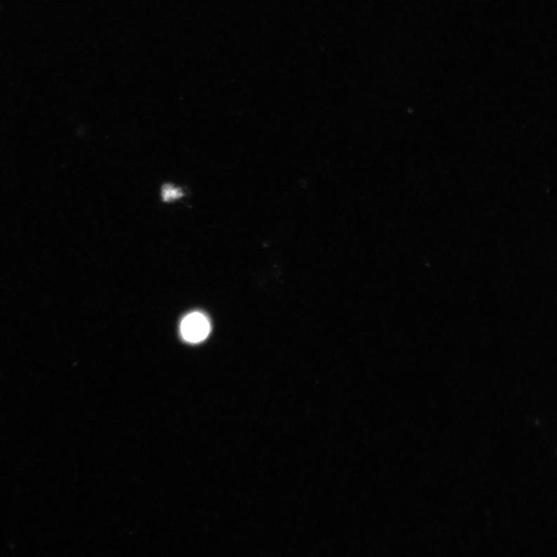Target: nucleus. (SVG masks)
I'll return each mask as SVG.
<instances>
[{"label":"nucleus","instance_id":"2","mask_svg":"<svg viewBox=\"0 0 557 557\" xmlns=\"http://www.w3.org/2000/svg\"><path fill=\"white\" fill-rule=\"evenodd\" d=\"M162 196L164 202H171L179 199L183 196V192L180 188L166 185L162 188Z\"/></svg>","mask_w":557,"mask_h":557},{"label":"nucleus","instance_id":"1","mask_svg":"<svg viewBox=\"0 0 557 557\" xmlns=\"http://www.w3.org/2000/svg\"><path fill=\"white\" fill-rule=\"evenodd\" d=\"M211 326L207 317L199 312H194L182 320L181 332L183 338L190 343H198L209 336Z\"/></svg>","mask_w":557,"mask_h":557}]
</instances>
